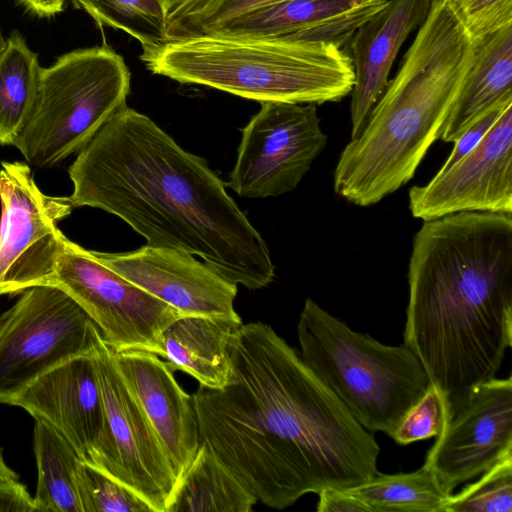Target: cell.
I'll return each instance as SVG.
<instances>
[{
    "mask_svg": "<svg viewBox=\"0 0 512 512\" xmlns=\"http://www.w3.org/2000/svg\"><path fill=\"white\" fill-rule=\"evenodd\" d=\"M222 389L193 396L201 441L265 506L347 489L378 473L380 447L339 398L268 324H241L230 339Z\"/></svg>",
    "mask_w": 512,
    "mask_h": 512,
    "instance_id": "cell-1",
    "label": "cell"
},
{
    "mask_svg": "<svg viewBox=\"0 0 512 512\" xmlns=\"http://www.w3.org/2000/svg\"><path fill=\"white\" fill-rule=\"evenodd\" d=\"M72 206L113 214L147 245L197 255L233 284L256 290L275 276L266 241L207 161L125 105L68 169Z\"/></svg>",
    "mask_w": 512,
    "mask_h": 512,
    "instance_id": "cell-2",
    "label": "cell"
},
{
    "mask_svg": "<svg viewBox=\"0 0 512 512\" xmlns=\"http://www.w3.org/2000/svg\"><path fill=\"white\" fill-rule=\"evenodd\" d=\"M404 344L452 402L496 377L512 346V214L424 221L413 238Z\"/></svg>",
    "mask_w": 512,
    "mask_h": 512,
    "instance_id": "cell-3",
    "label": "cell"
},
{
    "mask_svg": "<svg viewBox=\"0 0 512 512\" xmlns=\"http://www.w3.org/2000/svg\"><path fill=\"white\" fill-rule=\"evenodd\" d=\"M473 54L474 42L446 2L432 0L401 67L339 156L337 195L367 207L411 180L440 137Z\"/></svg>",
    "mask_w": 512,
    "mask_h": 512,
    "instance_id": "cell-4",
    "label": "cell"
},
{
    "mask_svg": "<svg viewBox=\"0 0 512 512\" xmlns=\"http://www.w3.org/2000/svg\"><path fill=\"white\" fill-rule=\"evenodd\" d=\"M154 74L258 102L323 104L349 95L351 57L326 43L201 35L141 54Z\"/></svg>",
    "mask_w": 512,
    "mask_h": 512,
    "instance_id": "cell-5",
    "label": "cell"
},
{
    "mask_svg": "<svg viewBox=\"0 0 512 512\" xmlns=\"http://www.w3.org/2000/svg\"><path fill=\"white\" fill-rule=\"evenodd\" d=\"M297 337L304 363L372 433L391 437L430 385L407 345H385L356 332L310 298L300 313Z\"/></svg>",
    "mask_w": 512,
    "mask_h": 512,
    "instance_id": "cell-6",
    "label": "cell"
},
{
    "mask_svg": "<svg viewBox=\"0 0 512 512\" xmlns=\"http://www.w3.org/2000/svg\"><path fill=\"white\" fill-rule=\"evenodd\" d=\"M130 71L108 46L77 49L41 68L32 111L15 146L28 164L57 165L79 153L126 105Z\"/></svg>",
    "mask_w": 512,
    "mask_h": 512,
    "instance_id": "cell-7",
    "label": "cell"
},
{
    "mask_svg": "<svg viewBox=\"0 0 512 512\" xmlns=\"http://www.w3.org/2000/svg\"><path fill=\"white\" fill-rule=\"evenodd\" d=\"M101 332L62 289L38 285L0 315V403L11 401L38 376L94 352Z\"/></svg>",
    "mask_w": 512,
    "mask_h": 512,
    "instance_id": "cell-8",
    "label": "cell"
},
{
    "mask_svg": "<svg viewBox=\"0 0 512 512\" xmlns=\"http://www.w3.org/2000/svg\"><path fill=\"white\" fill-rule=\"evenodd\" d=\"M92 357L102 394L105 432L88 464L133 491L153 512H168L178 486L169 457L102 335Z\"/></svg>",
    "mask_w": 512,
    "mask_h": 512,
    "instance_id": "cell-9",
    "label": "cell"
},
{
    "mask_svg": "<svg viewBox=\"0 0 512 512\" xmlns=\"http://www.w3.org/2000/svg\"><path fill=\"white\" fill-rule=\"evenodd\" d=\"M45 285L65 291L99 328L115 352L161 353V334L177 309L101 264L90 252L64 239L55 269Z\"/></svg>",
    "mask_w": 512,
    "mask_h": 512,
    "instance_id": "cell-10",
    "label": "cell"
},
{
    "mask_svg": "<svg viewBox=\"0 0 512 512\" xmlns=\"http://www.w3.org/2000/svg\"><path fill=\"white\" fill-rule=\"evenodd\" d=\"M241 129L226 185L240 197H277L293 191L327 144L315 104L261 102Z\"/></svg>",
    "mask_w": 512,
    "mask_h": 512,
    "instance_id": "cell-11",
    "label": "cell"
},
{
    "mask_svg": "<svg viewBox=\"0 0 512 512\" xmlns=\"http://www.w3.org/2000/svg\"><path fill=\"white\" fill-rule=\"evenodd\" d=\"M0 203V295L45 285L66 237L58 223L74 208L69 196L43 193L28 163L3 161Z\"/></svg>",
    "mask_w": 512,
    "mask_h": 512,
    "instance_id": "cell-12",
    "label": "cell"
},
{
    "mask_svg": "<svg viewBox=\"0 0 512 512\" xmlns=\"http://www.w3.org/2000/svg\"><path fill=\"white\" fill-rule=\"evenodd\" d=\"M450 403L424 465L447 494L512 454V379L487 380Z\"/></svg>",
    "mask_w": 512,
    "mask_h": 512,
    "instance_id": "cell-13",
    "label": "cell"
},
{
    "mask_svg": "<svg viewBox=\"0 0 512 512\" xmlns=\"http://www.w3.org/2000/svg\"><path fill=\"white\" fill-rule=\"evenodd\" d=\"M409 209L423 221L466 211L512 214V104L470 152L409 190Z\"/></svg>",
    "mask_w": 512,
    "mask_h": 512,
    "instance_id": "cell-14",
    "label": "cell"
},
{
    "mask_svg": "<svg viewBox=\"0 0 512 512\" xmlns=\"http://www.w3.org/2000/svg\"><path fill=\"white\" fill-rule=\"evenodd\" d=\"M90 252L101 264L183 315L240 319L234 308L237 285L190 253L147 244L130 252Z\"/></svg>",
    "mask_w": 512,
    "mask_h": 512,
    "instance_id": "cell-15",
    "label": "cell"
},
{
    "mask_svg": "<svg viewBox=\"0 0 512 512\" xmlns=\"http://www.w3.org/2000/svg\"><path fill=\"white\" fill-rule=\"evenodd\" d=\"M92 354L61 362L33 380L10 403L52 426L86 463L98 450L105 432Z\"/></svg>",
    "mask_w": 512,
    "mask_h": 512,
    "instance_id": "cell-16",
    "label": "cell"
},
{
    "mask_svg": "<svg viewBox=\"0 0 512 512\" xmlns=\"http://www.w3.org/2000/svg\"><path fill=\"white\" fill-rule=\"evenodd\" d=\"M114 357L122 378L166 451L179 483L201 444L193 396L179 385L170 365L153 352L114 351Z\"/></svg>",
    "mask_w": 512,
    "mask_h": 512,
    "instance_id": "cell-17",
    "label": "cell"
},
{
    "mask_svg": "<svg viewBox=\"0 0 512 512\" xmlns=\"http://www.w3.org/2000/svg\"><path fill=\"white\" fill-rule=\"evenodd\" d=\"M432 0H387L350 40L354 85L350 103L351 139L363 130L388 85L394 60L409 34L427 17Z\"/></svg>",
    "mask_w": 512,
    "mask_h": 512,
    "instance_id": "cell-18",
    "label": "cell"
},
{
    "mask_svg": "<svg viewBox=\"0 0 512 512\" xmlns=\"http://www.w3.org/2000/svg\"><path fill=\"white\" fill-rule=\"evenodd\" d=\"M512 103V24L474 41V54L440 137L455 142L492 110Z\"/></svg>",
    "mask_w": 512,
    "mask_h": 512,
    "instance_id": "cell-19",
    "label": "cell"
},
{
    "mask_svg": "<svg viewBox=\"0 0 512 512\" xmlns=\"http://www.w3.org/2000/svg\"><path fill=\"white\" fill-rule=\"evenodd\" d=\"M241 324V318L180 316L161 334L160 357L199 385L222 389L231 375L230 339Z\"/></svg>",
    "mask_w": 512,
    "mask_h": 512,
    "instance_id": "cell-20",
    "label": "cell"
},
{
    "mask_svg": "<svg viewBox=\"0 0 512 512\" xmlns=\"http://www.w3.org/2000/svg\"><path fill=\"white\" fill-rule=\"evenodd\" d=\"M257 498L201 441L168 512H250Z\"/></svg>",
    "mask_w": 512,
    "mask_h": 512,
    "instance_id": "cell-21",
    "label": "cell"
},
{
    "mask_svg": "<svg viewBox=\"0 0 512 512\" xmlns=\"http://www.w3.org/2000/svg\"><path fill=\"white\" fill-rule=\"evenodd\" d=\"M364 3L361 0H282L229 19L204 35L278 39L351 12Z\"/></svg>",
    "mask_w": 512,
    "mask_h": 512,
    "instance_id": "cell-22",
    "label": "cell"
},
{
    "mask_svg": "<svg viewBox=\"0 0 512 512\" xmlns=\"http://www.w3.org/2000/svg\"><path fill=\"white\" fill-rule=\"evenodd\" d=\"M33 450L37 467V512H82L75 473L82 461L73 446L48 423L35 420Z\"/></svg>",
    "mask_w": 512,
    "mask_h": 512,
    "instance_id": "cell-23",
    "label": "cell"
},
{
    "mask_svg": "<svg viewBox=\"0 0 512 512\" xmlns=\"http://www.w3.org/2000/svg\"><path fill=\"white\" fill-rule=\"evenodd\" d=\"M41 66L18 31L0 56V144L13 145L32 111Z\"/></svg>",
    "mask_w": 512,
    "mask_h": 512,
    "instance_id": "cell-24",
    "label": "cell"
},
{
    "mask_svg": "<svg viewBox=\"0 0 512 512\" xmlns=\"http://www.w3.org/2000/svg\"><path fill=\"white\" fill-rule=\"evenodd\" d=\"M344 490L369 506L372 512H443L450 495L424 467L411 473L378 472Z\"/></svg>",
    "mask_w": 512,
    "mask_h": 512,
    "instance_id": "cell-25",
    "label": "cell"
},
{
    "mask_svg": "<svg viewBox=\"0 0 512 512\" xmlns=\"http://www.w3.org/2000/svg\"><path fill=\"white\" fill-rule=\"evenodd\" d=\"M100 26L120 29L135 38L142 53L166 42V11L160 0H72Z\"/></svg>",
    "mask_w": 512,
    "mask_h": 512,
    "instance_id": "cell-26",
    "label": "cell"
},
{
    "mask_svg": "<svg viewBox=\"0 0 512 512\" xmlns=\"http://www.w3.org/2000/svg\"><path fill=\"white\" fill-rule=\"evenodd\" d=\"M282 0H192L166 16L168 41L204 35L223 22Z\"/></svg>",
    "mask_w": 512,
    "mask_h": 512,
    "instance_id": "cell-27",
    "label": "cell"
},
{
    "mask_svg": "<svg viewBox=\"0 0 512 512\" xmlns=\"http://www.w3.org/2000/svg\"><path fill=\"white\" fill-rule=\"evenodd\" d=\"M512 454L480 474V479L450 494L443 512H511Z\"/></svg>",
    "mask_w": 512,
    "mask_h": 512,
    "instance_id": "cell-28",
    "label": "cell"
},
{
    "mask_svg": "<svg viewBox=\"0 0 512 512\" xmlns=\"http://www.w3.org/2000/svg\"><path fill=\"white\" fill-rule=\"evenodd\" d=\"M75 480L82 512H153L133 491L84 461Z\"/></svg>",
    "mask_w": 512,
    "mask_h": 512,
    "instance_id": "cell-29",
    "label": "cell"
},
{
    "mask_svg": "<svg viewBox=\"0 0 512 512\" xmlns=\"http://www.w3.org/2000/svg\"><path fill=\"white\" fill-rule=\"evenodd\" d=\"M450 412L448 399L431 383L425 394L404 415L391 438L400 445L436 437Z\"/></svg>",
    "mask_w": 512,
    "mask_h": 512,
    "instance_id": "cell-30",
    "label": "cell"
},
{
    "mask_svg": "<svg viewBox=\"0 0 512 512\" xmlns=\"http://www.w3.org/2000/svg\"><path fill=\"white\" fill-rule=\"evenodd\" d=\"M444 1L473 42L512 24V0Z\"/></svg>",
    "mask_w": 512,
    "mask_h": 512,
    "instance_id": "cell-31",
    "label": "cell"
},
{
    "mask_svg": "<svg viewBox=\"0 0 512 512\" xmlns=\"http://www.w3.org/2000/svg\"><path fill=\"white\" fill-rule=\"evenodd\" d=\"M508 105L492 110L461 135L458 140L454 142L453 150L439 171H445L477 146Z\"/></svg>",
    "mask_w": 512,
    "mask_h": 512,
    "instance_id": "cell-32",
    "label": "cell"
},
{
    "mask_svg": "<svg viewBox=\"0 0 512 512\" xmlns=\"http://www.w3.org/2000/svg\"><path fill=\"white\" fill-rule=\"evenodd\" d=\"M318 512H372L365 503L344 489L328 488L318 493Z\"/></svg>",
    "mask_w": 512,
    "mask_h": 512,
    "instance_id": "cell-33",
    "label": "cell"
},
{
    "mask_svg": "<svg viewBox=\"0 0 512 512\" xmlns=\"http://www.w3.org/2000/svg\"><path fill=\"white\" fill-rule=\"evenodd\" d=\"M0 512H37L34 498L19 481L0 484Z\"/></svg>",
    "mask_w": 512,
    "mask_h": 512,
    "instance_id": "cell-34",
    "label": "cell"
},
{
    "mask_svg": "<svg viewBox=\"0 0 512 512\" xmlns=\"http://www.w3.org/2000/svg\"><path fill=\"white\" fill-rule=\"evenodd\" d=\"M39 17H51L63 10L66 0H18Z\"/></svg>",
    "mask_w": 512,
    "mask_h": 512,
    "instance_id": "cell-35",
    "label": "cell"
},
{
    "mask_svg": "<svg viewBox=\"0 0 512 512\" xmlns=\"http://www.w3.org/2000/svg\"><path fill=\"white\" fill-rule=\"evenodd\" d=\"M19 481L17 473L12 470L4 461L0 453V484Z\"/></svg>",
    "mask_w": 512,
    "mask_h": 512,
    "instance_id": "cell-36",
    "label": "cell"
},
{
    "mask_svg": "<svg viewBox=\"0 0 512 512\" xmlns=\"http://www.w3.org/2000/svg\"><path fill=\"white\" fill-rule=\"evenodd\" d=\"M167 14L192 0H160Z\"/></svg>",
    "mask_w": 512,
    "mask_h": 512,
    "instance_id": "cell-37",
    "label": "cell"
},
{
    "mask_svg": "<svg viewBox=\"0 0 512 512\" xmlns=\"http://www.w3.org/2000/svg\"><path fill=\"white\" fill-rule=\"evenodd\" d=\"M6 40L3 38L1 30H0V56L5 48Z\"/></svg>",
    "mask_w": 512,
    "mask_h": 512,
    "instance_id": "cell-38",
    "label": "cell"
}]
</instances>
